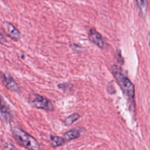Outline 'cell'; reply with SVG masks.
<instances>
[{
	"mask_svg": "<svg viewBox=\"0 0 150 150\" xmlns=\"http://www.w3.org/2000/svg\"><path fill=\"white\" fill-rule=\"evenodd\" d=\"M1 79L3 83L4 84V86H5L7 89H10V91H13V92H19L18 86L17 83H16V81H15L10 76H7V75L4 74V73H1Z\"/></svg>",
	"mask_w": 150,
	"mask_h": 150,
	"instance_id": "8992f818",
	"label": "cell"
},
{
	"mask_svg": "<svg viewBox=\"0 0 150 150\" xmlns=\"http://www.w3.org/2000/svg\"><path fill=\"white\" fill-rule=\"evenodd\" d=\"M13 135L16 142L24 148L33 150L40 149L36 139L22 129L17 127H14L13 129Z\"/></svg>",
	"mask_w": 150,
	"mask_h": 150,
	"instance_id": "7a4b0ae2",
	"label": "cell"
},
{
	"mask_svg": "<svg viewBox=\"0 0 150 150\" xmlns=\"http://www.w3.org/2000/svg\"><path fill=\"white\" fill-rule=\"evenodd\" d=\"M149 46H150V42H149Z\"/></svg>",
	"mask_w": 150,
	"mask_h": 150,
	"instance_id": "4fadbf2b",
	"label": "cell"
},
{
	"mask_svg": "<svg viewBox=\"0 0 150 150\" xmlns=\"http://www.w3.org/2000/svg\"><path fill=\"white\" fill-rule=\"evenodd\" d=\"M81 117V116L79 115V114H72V115L69 116V117H67V118L64 120V124H65V125H67V126H70L71 125H73V123L76 122V121H77L78 120H79Z\"/></svg>",
	"mask_w": 150,
	"mask_h": 150,
	"instance_id": "30bf717a",
	"label": "cell"
},
{
	"mask_svg": "<svg viewBox=\"0 0 150 150\" xmlns=\"http://www.w3.org/2000/svg\"><path fill=\"white\" fill-rule=\"evenodd\" d=\"M89 40L94 44L102 49H105L107 47V42L105 38L100 35L98 32H97L95 29H91L89 32Z\"/></svg>",
	"mask_w": 150,
	"mask_h": 150,
	"instance_id": "277c9868",
	"label": "cell"
},
{
	"mask_svg": "<svg viewBox=\"0 0 150 150\" xmlns=\"http://www.w3.org/2000/svg\"><path fill=\"white\" fill-rule=\"evenodd\" d=\"M113 75L122 86L124 92L127 94L128 98L135 103V87L130 79L123 72L122 69L117 65H113L111 67Z\"/></svg>",
	"mask_w": 150,
	"mask_h": 150,
	"instance_id": "6da1fadb",
	"label": "cell"
},
{
	"mask_svg": "<svg viewBox=\"0 0 150 150\" xmlns=\"http://www.w3.org/2000/svg\"><path fill=\"white\" fill-rule=\"evenodd\" d=\"M0 43L1 44H5L7 43V40L5 39L4 35L0 32Z\"/></svg>",
	"mask_w": 150,
	"mask_h": 150,
	"instance_id": "7c38bea8",
	"label": "cell"
},
{
	"mask_svg": "<svg viewBox=\"0 0 150 150\" xmlns=\"http://www.w3.org/2000/svg\"><path fill=\"white\" fill-rule=\"evenodd\" d=\"M81 135V130L80 129L75 128L72 129V130H69V131L66 132L64 134V139H65L66 142H69V141L74 140V139L79 138Z\"/></svg>",
	"mask_w": 150,
	"mask_h": 150,
	"instance_id": "ba28073f",
	"label": "cell"
},
{
	"mask_svg": "<svg viewBox=\"0 0 150 150\" xmlns=\"http://www.w3.org/2000/svg\"><path fill=\"white\" fill-rule=\"evenodd\" d=\"M3 28H4V32H6L7 35L10 38H11L13 40H18L21 38V35L20 32L18 29L15 27L14 25L12 24L11 23L9 22H5L3 24Z\"/></svg>",
	"mask_w": 150,
	"mask_h": 150,
	"instance_id": "5b68a950",
	"label": "cell"
},
{
	"mask_svg": "<svg viewBox=\"0 0 150 150\" xmlns=\"http://www.w3.org/2000/svg\"><path fill=\"white\" fill-rule=\"evenodd\" d=\"M30 103L34 107L39 109L45 111H52L54 107L51 101L44 97L40 96L37 94H32L30 97Z\"/></svg>",
	"mask_w": 150,
	"mask_h": 150,
	"instance_id": "3957f363",
	"label": "cell"
},
{
	"mask_svg": "<svg viewBox=\"0 0 150 150\" xmlns=\"http://www.w3.org/2000/svg\"><path fill=\"white\" fill-rule=\"evenodd\" d=\"M136 2H137L138 7H139L142 14V15L146 14V10H147V5H148L147 0H136Z\"/></svg>",
	"mask_w": 150,
	"mask_h": 150,
	"instance_id": "8fae6325",
	"label": "cell"
},
{
	"mask_svg": "<svg viewBox=\"0 0 150 150\" xmlns=\"http://www.w3.org/2000/svg\"><path fill=\"white\" fill-rule=\"evenodd\" d=\"M0 114L2 115L3 118L7 122H10V120H11V114H10V109L4 102L1 96H0Z\"/></svg>",
	"mask_w": 150,
	"mask_h": 150,
	"instance_id": "52a82bcc",
	"label": "cell"
},
{
	"mask_svg": "<svg viewBox=\"0 0 150 150\" xmlns=\"http://www.w3.org/2000/svg\"><path fill=\"white\" fill-rule=\"evenodd\" d=\"M51 145L54 147H57V146H62L65 143L66 141L64 138H61L56 136H51Z\"/></svg>",
	"mask_w": 150,
	"mask_h": 150,
	"instance_id": "9c48e42d",
	"label": "cell"
}]
</instances>
